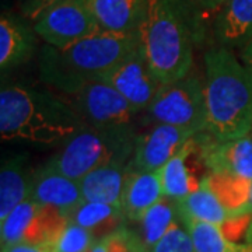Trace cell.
Wrapping results in <instances>:
<instances>
[{"label":"cell","instance_id":"1","mask_svg":"<svg viewBox=\"0 0 252 252\" xmlns=\"http://www.w3.org/2000/svg\"><path fill=\"white\" fill-rule=\"evenodd\" d=\"M86 124L72 105L52 91L21 84L3 86L0 91V135L41 146L67 142Z\"/></svg>","mask_w":252,"mask_h":252},{"label":"cell","instance_id":"2","mask_svg":"<svg viewBox=\"0 0 252 252\" xmlns=\"http://www.w3.org/2000/svg\"><path fill=\"white\" fill-rule=\"evenodd\" d=\"M205 133L219 142L252 132V76L234 52L213 46L205 55Z\"/></svg>","mask_w":252,"mask_h":252},{"label":"cell","instance_id":"3","mask_svg":"<svg viewBox=\"0 0 252 252\" xmlns=\"http://www.w3.org/2000/svg\"><path fill=\"white\" fill-rule=\"evenodd\" d=\"M142 45L140 31H99L67 48L45 45L39 58L41 79L61 94L99 81Z\"/></svg>","mask_w":252,"mask_h":252},{"label":"cell","instance_id":"4","mask_svg":"<svg viewBox=\"0 0 252 252\" xmlns=\"http://www.w3.org/2000/svg\"><path fill=\"white\" fill-rule=\"evenodd\" d=\"M140 34L146 59L161 84L193 70V46L205 38L180 0H147Z\"/></svg>","mask_w":252,"mask_h":252},{"label":"cell","instance_id":"5","mask_svg":"<svg viewBox=\"0 0 252 252\" xmlns=\"http://www.w3.org/2000/svg\"><path fill=\"white\" fill-rule=\"evenodd\" d=\"M137 133L133 126L90 127L86 126L64 142L59 152L45 162L72 180H81L86 174L114 162H130Z\"/></svg>","mask_w":252,"mask_h":252},{"label":"cell","instance_id":"6","mask_svg":"<svg viewBox=\"0 0 252 252\" xmlns=\"http://www.w3.org/2000/svg\"><path fill=\"white\" fill-rule=\"evenodd\" d=\"M152 125H171L199 135L206 126L203 83L192 72L180 80L162 84L143 111Z\"/></svg>","mask_w":252,"mask_h":252},{"label":"cell","instance_id":"7","mask_svg":"<svg viewBox=\"0 0 252 252\" xmlns=\"http://www.w3.org/2000/svg\"><path fill=\"white\" fill-rule=\"evenodd\" d=\"M36 35L54 48H67L99 31L91 0H59L34 21Z\"/></svg>","mask_w":252,"mask_h":252},{"label":"cell","instance_id":"8","mask_svg":"<svg viewBox=\"0 0 252 252\" xmlns=\"http://www.w3.org/2000/svg\"><path fill=\"white\" fill-rule=\"evenodd\" d=\"M90 127L133 126L140 114L105 81H91L69 94H61Z\"/></svg>","mask_w":252,"mask_h":252},{"label":"cell","instance_id":"9","mask_svg":"<svg viewBox=\"0 0 252 252\" xmlns=\"http://www.w3.org/2000/svg\"><path fill=\"white\" fill-rule=\"evenodd\" d=\"M180 217L192 237L195 252H252V210L220 225Z\"/></svg>","mask_w":252,"mask_h":252},{"label":"cell","instance_id":"10","mask_svg":"<svg viewBox=\"0 0 252 252\" xmlns=\"http://www.w3.org/2000/svg\"><path fill=\"white\" fill-rule=\"evenodd\" d=\"M101 81L108 83L139 112L150 105L162 86L152 72L142 45L107 73Z\"/></svg>","mask_w":252,"mask_h":252},{"label":"cell","instance_id":"11","mask_svg":"<svg viewBox=\"0 0 252 252\" xmlns=\"http://www.w3.org/2000/svg\"><path fill=\"white\" fill-rule=\"evenodd\" d=\"M195 133L171 125H152L137 135L135 152L130 161L133 171H158L188 143Z\"/></svg>","mask_w":252,"mask_h":252},{"label":"cell","instance_id":"12","mask_svg":"<svg viewBox=\"0 0 252 252\" xmlns=\"http://www.w3.org/2000/svg\"><path fill=\"white\" fill-rule=\"evenodd\" d=\"M200 156L209 172H221L252 182V135L219 142L199 133Z\"/></svg>","mask_w":252,"mask_h":252},{"label":"cell","instance_id":"13","mask_svg":"<svg viewBox=\"0 0 252 252\" xmlns=\"http://www.w3.org/2000/svg\"><path fill=\"white\" fill-rule=\"evenodd\" d=\"M30 198L41 205L55 207L66 216L84 202L79 181L63 175L46 164L34 171Z\"/></svg>","mask_w":252,"mask_h":252},{"label":"cell","instance_id":"14","mask_svg":"<svg viewBox=\"0 0 252 252\" xmlns=\"http://www.w3.org/2000/svg\"><path fill=\"white\" fill-rule=\"evenodd\" d=\"M30 20L3 13L0 17V69L9 72L31 59L36 48V32Z\"/></svg>","mask_w":252,"mask_h":252},{"label":"cell","instance_id":"15","mask_svg":"<svg viewBox=\"0 0 252 252\" xmlns=\"http://www.w3.org/2000/svg\"><path fill=\"white\" fill-rule=\"evenodd\" d=\"M198 158H200V147L198 136H193L160 170L164 196L180 200L200 187L205 177L198 175L190 167Z\"/></svg>","mask_w":252,"mask_h":252},{"label":"cell","instance_id":"16","mask_svg":"<svg viewBox=\"0 0 252 252\" xmlns=\"http://www.w3.org/2000/svg\"><path fill=\"white\" fill-rule=\"evenodd\" d=\"M217 45L243 51L252 39V0H227L213 21Z\"/></svg>","mask_w":252,"mask_h":252},{"label":"cell","instance_id":"17","mask_svg":"<svg viewBox=\"0 0 252 252\" xmlns=\"http://www.w3.org/2000/svg\"><path fill=\"white\" fill-rule=\"evenodd\" d=\"M130 171V162H114L86 174L79 180L83 200L107 203L122 209L126 181Z\"/></svg>","mask_w":252,"mask_h":252},{"label":"cell","instance_id":"18","mask_svg":"<svg viewBox=\"0 0 252 252\" xmlns=\"http://www.w3.org/2000/svg\"><path fill=\"white\" fill-rule=\"evenodd\" d=\"M34 171L27 167L26 156H13L0 168V223L31 195Z\"/></svg>","mask_w":252,"mask_h":252},{"label":"cell","instance_id":"19","mask_svg":"<svg viewBox=\"0 0 252 252\" xmlns=\"http://www.w3.org/2000/svg\"><path fill=\"white\" fill-rule=\"evenodd\" d=\"M164 198L161 172L130 171L125 185L122 212L126 220L140 221L144 213Z\"/></svg>","mask_w":252,"mask_h":252},{"label":"cell","instance_id":"20","mask_svg":"<svg viewBox=\"0 0 252 252\" xmlns=\"http://www.w3.org/2000/svg\"><path fill=\"white\" fill-rule=\"evenodd\" d=\"M91 7L102 31H140L147 13V0H91Z\"/></svg>","mask_w":252,"mask_h":252},{"label":"cell","instance_id":"21","mask_svg":"<svg viewBox=\"0 0 252 252\" xmlns=\"http://www.w3.org/2000/svg\"><path fill=\"white\" fill-rule=\"evenodd\" d=\"M69 220L89 230L95 240H99L121 228L126 217L121 207L84 200L69 215Z\"/></svg>","mask_w":252,"mask_h":252},{"label":"cell","instance_id":"22","mask_svg":"<svg viewBox=\"0 0 252 252\" xmlns=\"http://www.w3.org/2000/svg\"><path fill=\"white\" fill-rule=\"evenodd\" d=\"M178 216L190 217L193 220L220 225L225 223L231 215L225 209L212 189L207 187L206 181H202L200 187L188 196L177 200Z\"/></svg>","mask_w":252,"mask_h":252},{"label":"cell","instance_id":"23","mask_svg":"<svg viewBox=\"0 0 252 252\" xmlns=\"http://www.w3.org/2000/svg\"><path fill=\"white\" fill-rule=\"evenodd\" d=\"M207 187L216 195L220 203L228 210L231 217L240 215L250 209L251 181L243 180L234 175L221 172H209L205 177Z\"/></svg>","mask_w":252,"mask_h":252},{"label":"cell","instance_id":"24","mask_svg":"<svg viewBox=\"0 0 252 252\" xmlns=\"http://www.w3.org/2000/svg\"><path fill=\"white\" fill-rule=\"evenodd\" d=\"M177 219H178L177 200L167 196L160 199L154 206L150 207L144 213V216L139 221L140 223L139 237L142 238L144 247L149 250V252L161 240Z\"/></svg>","mask_w":252,"mask_h":252},{"label":"cell","instance_id":"25","mask_svg":"<svg viewBox=\"0 0 252 252\" xmlns=\"http://www.w3.org/2000/svg\"><path fill=\"white\" fill-rule=\"evenodd\" d=\"M39 207H41V203L28 198L21 205H18L9 216L6 217V220L1 221L0 224L1 250L16 245V244L24 243V238L31 225V221L35 217Z\"/></svg>","mask_w":252,"mask_h":252},{"label":"cell","instance_id":"26","mask_svg":"<svg viewBox=\"0 0 252 252\" xmlns=\"http://www.w3.org/2000/svg\"><path fill=\"white\" fill-rule=\"evenodd\" d=\"M91 252H149V250L139 234L122 225L117 231L97 240Z\"/></svg>","mask_w":252,"mask_h":252},{"label":"cell","instance_id":"27","mask_svg":"<svg viewBox=\"0 0 252 252\" xmlns=\"http://www.w3.org/2000/svg\"><path fill=\"white\" fill-rule=\"evenodd\" d=\"M150 252H195L192 237L180 217L172 223L168 231Z\"/></svg>","mask_w":252,"mask_h":252},{"label":"cell","instance_id":"28","mask_svg":"<svg viewBox=\"0 0 252 252\" xmlns=\"http://www.w3.org/2000/svg\"><path fill=\"white\" fill-rule=\"evenodd\" d=\"M97 243L89 230L69 221L58 241L59 252H91Z\"/></svg>","mask_w":252,"mask_h":252},{"label":"cell","instance_id":"29","mask_svg":"<svg viewBox=\"0 0 252 252\" xmlns=\"http://www.w3.org/2000/svg\"><path fill=\"white\" fill-rule=\"evenodd\" d=\"M190 17L196 23L199 30L206 35L207 26L213 21L227 0H180Z\"/></svg>","mask_w":252,"mask_h":252},{"label":"cell","instance_id":"30","mask_svg":"<svg viewBox=\"0 0 252 252\" xmlns=\"http://www.w3.org/2000/svg\"><path fill=\"white\" fill-rule=\"evenodd\" d=\"M56 1H59V0H23L21 1V13H23V17L34 23L36 17L44 10L48 9L49 6H52Z\"/></svg>","mask_w":252,"mask_h":252},{"label":"cell","instance_id":"31","mask_svg":"<svg viewBox=\"0 0 252 252\" xmlns=\"http://www.w3.org/2000/svg\"><path fill=\"white\" fill-rule=\"evenodd\" d=\"M1 252H59L58 244H16L7 248H3Z\"/></svg>","mask_w":252,"mask_h":252},{"label":"cell","instance_id":"32","mask_svg":"<svg viewBox=\"0 0 252 252\" xmlns=\"http://www.w3.org/2000/svg\"><path fill=\"white\" fill-rule=\"evenodd\" d=\"M241 62L252 76V39L248 42V45L241 51Z\"/></svg>","mask_w":252,"mask_h":252},{"label":"cell","instance_id":"33","mask_svg":"<svg viewBox=\"0 0 252 252\" xmlns=\"http://www.w3.org/2000/svg\"><path fill=\"white\" fill-rule=\"evenodd\" d=\"M250 209L252 210V185H251V193H250Z\"/></svg>","mask_w":252,"mask_h":252},{"label":"cell","instance_id":"34","mask_svg":"<svg viewBox=\"0 0 252 252\" xmlns=\"http://www.w3.org/2000/svg\"><path fill=\"white\" fill-rule=\"evenodd\" d=\"M251 135H252V132H251Z\"/></svg>","mask_w":252,"mask_h":252}]
</instances>
